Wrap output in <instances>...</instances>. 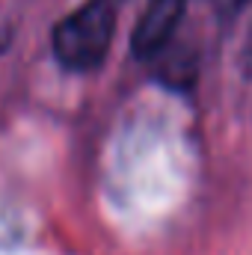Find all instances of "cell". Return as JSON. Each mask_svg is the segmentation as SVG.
Segmentation results:
<instances>
[{"instance_id": "1", "label": "cell", "mask_w": 252, "mask_h": 255, "mask_svg": "<svg viewBox=\"0 0 252 255\" xmlns=\"http://www.w3.org/2000/svg\"><path fill=\"white\" fill-rule=\"evenodd\" d=\"M116 39V3L86 0L57 21L51 33V54L65 71L89 74L101 68Z\"/></svg>"}, {"instance_id": "2", "label": "cell", "mask_w": 252, "mask_h": 255, "mask_svg": "<svg viewBox=\"0 0 252 255\" xmlns=\"http://www.w3.org/2000/svg\"><path fill=\"white\" fill-rule=\"evenodd\" d=\"M187 0H148L133 33H130V51L136 60H157L175 39L181 18H184Z\"/></svg>"}, {"instance_id": "3", "label": "cell", "mask_w": 252, "mask_h": 255, "mask_svg": "<svg viewBox=\"0 0 252 255\" xmlns=\"http://www.w3.org/2000/svg\"><path fill=\"white\" fill-rule=\"evenodd\" d=\"M241 65H244V71L252 77V18H250V27H247V36H244V48H241Z\"/></svg>"}, {"instance_id": "4", "label": "cell", "mask_w": 252, "mask_h": 255, "mask_svg": "<svg viewBox=\"0 0 252 255\" xmlns=\"http://www.w3.org/2000/svg\"><path fill=\"white\" fill-rule=\"evenodd\" d=\"M247 3H250V0H226V6H229V9H244Z\"/></svg>"}]
</instances>
